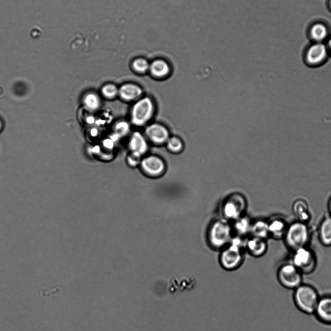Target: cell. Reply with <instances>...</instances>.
I'll list each match as a JSON object with an SVG mask.
<instances>
[{
  "mask_svg": "<svg viewBox=\"0 0 331 331\" xmlns=\"http://www.w3.org/2000/svg\"><path fill=\"white\" fill-rule=\"evenodd\" d=\"M128 165L131 167H135L140 165L141 159L130 154L127 159Z\"/></svg>",
  "mask_w": 331,
  "mask_h": 331,
  "instance_id": "obj_28",
  "label": "cell"
},
{
  "mask_svg": "<svg viewBox=\"0 0 331 331\" xmlns=\"http://www.w3.org/2000/svg\"><path fill=\"white\" fill-rule=\"evenodd\" d=\"M290 262L303 275L313 273L317 265L316 254L309 246L299 248L292 251Z\"/></svg>",
  "mask_w": 331,
  "mask_h": 331,
  "instance_id": "obj_6",
  "label": "cell"
},
{
  "mask_svg": "<svg viewBox=\"0 0 331 331\" xmlns=\"http://www.w3.org/2000/svg\"><path fill=\"white\" fill-rule=\"evenodd\" d=\"M139 166L144 175L152 179L162 177L166 171V165L164 160L154 155H148L142 158Z\"/></svg>",
  "mask_w": 331,
  "mask_h": 331,
  "instance_id": "obj_9",
  "label": "cell"
},
{
  "mask_svg": "<svg viewBox=\"0 0 331 331\" xmlns=\"http://www.w3.org/2000/svg\"><path fill=\"white\" fill-rule=\"evenodd\" d=\"M143 93L142 89L133 83H126L118 88V95L124 101H131L140 97Z\"/></svg>",
  "mask_w": 331,
  "mask_h": 331,
  "instance_id": "obj_17",
  "label": "cell"
},
{
  "mask_svg": "<svg viewBox=\"0 0 331 331\" xmlns=\"http://www.w3.org/2000/svg\"><path fill=\"white\" fill-rule=\"evenodd\" d=\"M132 68L136 73L143 74L149 71V63L143 58H137L132 62Z\"/></svg>",
  "mask_w": 331,
  "mask_h": 331,
  "instance_id": "obj_24",
  "label": "cell"
},
{
  "mask_svg": "<svg viewBox=\"0 0 331 331\" xmlns=\"http://www.w3.org/2000/svg\"><path fill=\"white\" fill-rule=\"evenodd\" d=\"M246 239L233 235L229 244L219 251L218 262L223 269L232 272L241 267L245 258Z\"/></svg>",
  "mask_w": 331,
  "mask_h": 331,
  "instance_id": "obj_1",
  "label": "cell"
},
{
  "mask_svg": "<svg viewBox=\"0 0 331 331\" xmlns=\"http://www.w3.org/2000/svg\"><path fill=\"white\" fill-rule=\"evenodd\" d=\"M114 133L119 138L127 135L130 131L129 124L126 121H120L117 122L114 126Z\"/></svg>",
  "mask_w": 331,
  "mask_h": 331,
  "instance_id": "obj_27",
  "label": "cell"
},
{
  "mask_svg": "<svg viewBox=\"0 0 331 331\" xmlns=\"http://www.w3.org/2000/svg\"><path fill=\"white\" fill-rule=\"evenodd\" d=\"M150 98L145 97L138 99L133 104L130 113L132 123L136 126L146 124L152 118L155 110Z\"/></svg>",
  "mask_w": 331,
  "mask_h": 331,
  "instance_id": "obj_7",
  "label": "cell"
},
{
  "mask_svg": "<svg viewBox=\"0 0 331 331\" xmlns=\"http://www.w3.org/2000/svg\"><path fill=\"white\" fill-rule=\"evenodd\" d=\"M311 232L308 223L298 220L289 223L282 239L287 248L291 252L309 246Z\"/></svg>",
  "mask_w": 331,
  "mask_h": 331,
  "instance_id": "obj_4",
  "label": "cell"
},
{
  "mask_svg": "<svg viewBox=\"0 0 331 331\" xmlns=\"http://www.w3.org/2000/svg\"><path fill=\"white\" fill-rule=\"evenodd\" d=\"M313 314L320 323L331 325V294L320 296Z\"/></svg>",
  "mask_w": 331,
  "mask_h": 331,
  "instance_id": "obj_11",
  "label": "cell"
},
{
  "mask_svg": "<svg viewBox=\"0 0 331 331\" xmlns=\"http://www.w3.org/2000/svg\"><path fill=\"white\" fill-rule=\"evenodd\" d=\"M292 212L298 221L308 223L311 214L307 202L302 199H296L293 203Z\"/></svg>",
  "mask_w": 331,
  "mask_h": 331,
  "instance_id": "obj_18",
  "label": "cell"
},
{
  "mask_svg": "<svg viewBox=\"0 0 331 331\" xmlns=\"http://www.w3.org/2000/svg\"><path fill=\"white\" fill-rule=\"evenodd\" d=\"M166 143L167 149L173 153L179 152L183 149V143L177 137H169Z\"/></svg>",
  "mask_w": 331,
  "mask_h": 331,
  "instance_id": "obj_25",
  "label": "cell"
},
{
  "mask_svg": "<svg viewBox=\"0 0 331 331\" xmlns=\"http://www.w3.org/2000/svg\"><path fill=\"white\" fill-rule=\"evenodd\" d=\"M233 235L231 222L221 217L210 223L206 232L207 242L212 249L220 251L229 244Z\"/></svg>",
  "mask_w": 331,
  "mask_h": 331,
  "instance_id": "obj_2",
  "label": "cell"
},
{
  "mask_svg": "<svg viewBox=\"0 0 331 331\" xmlns=\"http://www.w3.org/2000/svg\"><path fill=\"white\" fill-rule=\"evenodd\" d=\"M318 237L321 244L327 247H331V216L324 217L318 227Z\"/></svg>",
  "mask_w": 331,
  "mask_h": 331,
  "instance_id": "obj_19",
  "label": "cell"
},
{
  "mask_svg": "<svg viewBox=\"0 0 331 331\" xmlns=\"http://www.w3.org/2000/svg\"><path fill=\"white\" fill-rule=\"evenodd\" d=\"M320 296L314 286L303 282L293 290V299L299 311L306 314H313Z\"/></svg>",
  "mask_w": 331,
  "mask_h": 331,
  "instance_id": "obj_3",
  "label": "cell"
},
{
  "mask_svg": "<svg viewBox=\"0 0 331 331\" xmlns=\"http://www.w3.org/2000/svg\"><path fill=\"white\" fill-rule=\"evenodd\" d=\"M276 276L280 284L289 290H294L303 282V274L290 262L280 265Z\"/></svg>",
  "mask_w": 331,
  "mask_h": 331,
  "instance_id": "obj_8",
  "label": "cell"
},
{
  "mask_svg": "<svg viewBox=\"0 0 331 331\" xmlns=\"http://www.w3.org/2000/svg\"><path fill=\"white\" fill-rule=\"evenodd\" d=\"M115 141L111 138L105 139L103 142L104 147L108 149H112L114 145Z\"/></svg>",
  "mask_w": 331,
  "mask_h": 331,
  "instance_id": "obj_29",
  "label": "cell"
},
{
  "mask_svg": "<svg viewBox=\"0 0 331 331\" xmlns=\"http://www.w3.org/2000/svg\"><path fill=\"white\" fill-rule=\"evenodd\" d=\"M328 34L327 27L321 23L314 24L310 30L311 37L316 42H322L327 37Z\"/></svg>",
  "mask_w": 331,
  "mask_h": 331,
  "instance_id": "obj_23",
  "label": "cell"
},
{
  "mask_svg": "<svg viewBox=\"0 0 331 331\" xmlns=\"http://www.w3.org/2000/svg\"><path fill=\"white\" fill-rule=\"evenodd\" d=\"M330 3L331 7V0H330Z\"/></svg>",
  "mask_w": 331,
  "mask_h": 331,
  "instance_id": "obj_33",
  "label": "cell"
},
{
  "mask_svg": "<svg viewBox=\"0 0 331 331\" xmlns=\"http://www.w3.org/2000/svg\"><path fill=\"white\" fill-rule=\"evenodd\" d=\"M247 202L245 197L237 192L228 195L220 207L221 217L231 222L246 215Z\"/></svg>",
  "mask_w": 331,
  "mask_h": 331,
  "instance_id": "obj_5",
  "label": "cell"
},
{
  "mask_svg": "<svg viewBox=\"0 0 331 331\" xmlns=\"http://www.w3.org/2000/svg\"><path fill=\"white\" fill-rule=\"evenodd\" d=\"M328 51L327 47L322 42H316L309 47L305 56L306 62L311 66H316L325 60Z\"/></svg>",
  "mask_w": 331,
  "mask_h": 331,
  "instance_id": "obj_10",
  "label": "cell"
},
{
  "mask_svg": "<svg viewBox=\"0 0 331 331\" xmlns=\"http://www.w3.org/2000/svg\"><path fill=\"white\" fill-rule=\"evenodd\" d=\"M252 220L245 215L231 222L233 235L246 239L250 235Z\"/></svg>",
  "mask_w": 331,
  "mask_h": 331,
  "instance_id": "obj_16",
  "label": "cell"
},
{
  "mask_svg": "<svg viewBox=\"0 0 331 331\" xmlns=\"http://www.w3.org/2000/svg\"><path fill=\"white\" fill-rule=\"evenodd\" d=\"M149 71L154 77L163 78L169 74L170 66L165 60L157 59L149 64Z\"/></svg>",
  "mask_w": 331,
  "mask_h": 331,
  "instance_id": "obj_20",
  "label": "cell"
},
{
  "mask_svg": "<svg viewBox=\"0 0 331 331\" xmlns=\"http://www.w3.org/2000/svg\"><path fill=\"white\" fill-rule=\"evenodd\" d=\"M1 127H2V122H1V120H0V130L1 129Z\"/></svg>",
  "mask_w": 331,
  "mask_h": 331,
  "instance_id": "obj_32",
  "label": "cell"
},
{
  "mask_svg": "<svg viewBox=\"0 0 331 331\" xmlns=\"http://www.w3.org/2000/svg\"><path fill=\"white\" fill-rule=\"evenodd\" d=\"M328 209L330 215L331 216V196L329 199L328 202Z\"/></svg>",
  "mask_w": 331,
  "mask_h": 331,
  "instance_id": "obj_30",
  "label": "cell"
},
{
  "mask_svg": "<svg viewBox=\"0 0 331 331\" xmlns=\"http://www.w3.org/2000/svg\"><path fill=\"white\" fill-rule=\"evenodd\" d=\"M128 147L131 154L137 157L141 158L148 151V142L143 135L139 132H134L131 135Z\"/></svg>",
  "mask_w": 331,
  "mask_h": 331,
  "instance_id": "obj_15",
  "label": "cell"
},
{
  "mask_svg": "<svg viewBox=\"0 0 331 331\" xmlns=\"http://www.w3.org/2000/svg\"><path fill=\"white\" fill-rule=\"evenodd\" d=\"M267 221L269 238L282 240L289 225L285 219L281 216H274Z\"/></svg>",
  "mask_w": 331,
  "mask_h": 331,
  "instance_id": "obj_13",
  "label": "cell"
},
{
  "mask_svg": "<svg viewBox=\"0 0 331 331\" xmlns=\"http://www.w3.org/2000/svg\"><path fill=\"white\" fill-rule=\"evenodd\" d=\"M145 133L151 142L157 145L166 143L169 138V133L167 129L162 124L158 123H153L147 126Z\"/></svg>",
  "mask_w": 331,
  "mask_h": 331,
  "instance_id": "obj_12",
  "label": "cell"
},
{
  "mask_svg": "<svg viewBox=\"0 0 331 331\" xmlns=\"http://www.w3.org/2000/svg\"><path fill=\"white\" fill-rule=\"evenodd\" d=\"M83 103L85 108L90 111L97 110L101 105L99 97L93 92H88L83 96Z\"/></svg>",
  "mask_w": 331,
  "mask_h": 331,
  "instance_id": "obj_22",
  "label": "cell"
},
{
  "mask_svg": "<svg viewBox=\"0 0 331 331\" xmlns=\"http://www.w3.org/2000/svg\"><path fill=\"white\" fill-rule=\"evenodd\" d=\"M250 235L266 240L269 238L267 220L262 218L252 220Z\"/></svg>",
  "mask_w": 331,
  "mask_h": 331,
  "instance_id": "obj_21",
  "label": "cell"
},
{
  "mask_svg": "<svg viewBox=\"0 0 331 331\" xmlns=\"http://www.w3.org/2000/svg\"><path fill=\"white\" fill-rule=\"evenodd\" d=\"M267 240L265 239L249 235L245 241V250L254 257H262L267 250Z\"/></svg>",
  "mask_w": 331,
  "mask_h": 331,
  "instance_id": "obj_14",
  "label": "cell"
},
{
  "mask_svg": "<svg viewBox=\"0 0 331 331\" xmlns=\"http://www.w3.org/2000/svg\"><path fill=\"white\" fill-rule=\"evenodd\" d=\"M328 49L331 51V38L329 40V41L328 42Z\"/></svg>",
  "mask_w": 331,
  "mask_h": 331,
  "instance_id": "obj_31",
  "label": "cell"
},
{
  "mask_svg": "<svg viewBox=\"0 0 331 331\" xmlns=\"http://www.w3.org/2000/svg\"><path fill=\"white\" fill-rule=\"evenodd\" d=\"M101 93L107 99H113L118 95V88L114 84L107 83L101 87Z\"/></svg>",
  "mask_w": 331,
  "mask_h": 331,
  "instance_id": "obj_26",
  "label": "cell"
}]
</instances>
